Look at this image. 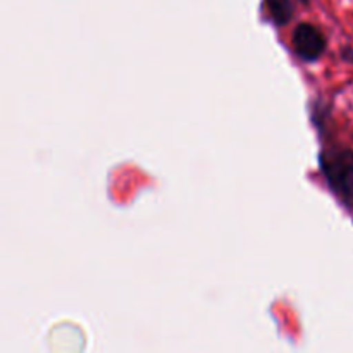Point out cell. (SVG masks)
Instances as JSON below:
<instances>
[{"label": "cell", "mask_w": 353, "mask_h": 353, "mask_svg": "<svg viewBox=\"0 0 353 353\" xmlns=\"http://www.w3.org/2000/svg\"><path fill=\"white\" fill-rule=\"evenodd\" d=\"M327 181L345 199L353 200V154L348 150L333 152L323 157Z\"/></svg>", "instance_id": "obj_1"}, {"label": "cell", "mask_w": 353, "mask_h": 353, "mask_svg": "<svg viewBox=\"0 0 353 353\" xmlns=\"http://www.w3.org/2000/svg\"><path fill=\"white\" fill-rule=\"evenodd\" d=\"M269 14L278 26H285L293 16L292 0H265Z\"/></svg>", "instance_id": "obj_3"}, {"label": "cell", "mask_w": 353, "mask_h": 353, "mask_svg": "<svg viewBox=\"0 0 353 353\" xmlns=\"http://www.w3.org/2000/svg\"><path fill=\"white\" fill-rule=\"evenodd\" d=\"M293 47L302 59L316 61L323 55L324 48H326V40L316 26L303 23L293 31Z\"/></svg>", "instance_id": "obj_2"}]
</instances>
